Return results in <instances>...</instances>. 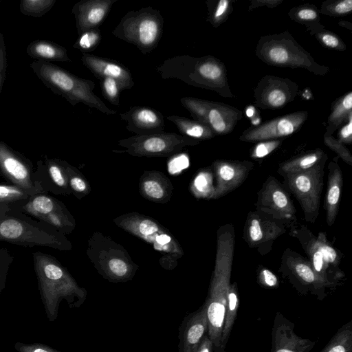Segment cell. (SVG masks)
Returning a JSON list of instances; mask_svg holds the SVG:
<instances>
[{
    "instance_id": "cell-1",
    "label": "cell",
    "mask_w": 352,
    "mask_h": 352,
    "mask_svg": "<svg viewBox=\"0 0 352 352\" xmlns=\"http://www.w3.org/2000/svg\"><path fill=\"white\" fill-rule=\"evenodd\" d=\"M235 235L231 225L223 226L218 234L214 276L205 302L208 319V336L213 352H221L220 341L230 285Z\"/></svg>"
},
{
    "instance_id": "cell-2",
    "label": "cell",
    "mask_w": 352,
    "mask_h": 352,
    "mask_svg": "<svg viewBox=\"0 0 352 352\" xmlns=\"http://www.w3.org/2000/svg\"><path fill=\"white\" fill-rule=\"evenodd\" d=\"M32 260L39 294L50 322L57 319L63 300L70 309L82 306L86 300V292L76 285L52 256L36 251L32 254Z\"/></svg>"
},
{
    "instance_id": "cell-3",
    "label": "cell",
    "mask_w": 352,
    "mask_h": 352,
    "mask_svg": "<svg viewBox=\"0 0 352 352\" xmlns=\"http://www.w3.org/2000/svg\"><path fill=\"white\" fill-rule=\"evenodd\" d=\"M30 67L47 88L64 98L72 106L81 102L109 116L117 113L107 107L94 93V81L79 78L51 62L34 60Z\"/></svg>"
},
{
    "instance_id": "cell-4",
    "label": "cell",
    "mask_w": 352,
    "mask_h": 352,
    "mask_svg": "<svg viewBox=\"0 0 352 352\" xmlns=\"http://www.w3.org/2000/svg\"><path fill=\"white\" fill-rule=\"evenodd\" d=\"M0 241L24 247L61 248L60 233L32 217L12 210L0 209Z\"/></svg>"
},
{
    "instance_id": "cell-5",
    "label": "cell",
    "mask_w": 352,
    "mask_h": 352,
    "mask_svg": "<svg viewBox=\"0 0 352 352\" xmlns=\"http://www.w3.org/2000/svg\"><path fill=\"white\" fill-rule=\"evenodd\" d=\"M164 18L151 6L131 10L112 31L114 36L134 45L142 54L155 50L163 32Z\"/></svg>"
},
{
    "instance_id": "cell-6",
    "label": "cell",
    "mask_w": 352,
    "mask_h": 352,
    "mask_svg": "<svg viewBox=\"0 0 352 352\" xmlns=\"http://www.w3.org/2000/svg\"><path fill=\"white\" fill-rule=\"evenodd\" d=\"M162 79H177L190 85L214 87L223 75L219 63L210 56L201 58L177 55L165 60L157 67Z\"/></svg>"
},
{
    "instance_id": "cell-7",
    "label": "cell",
    "mask_w": 352,
    "mask_h": 352,
    "mask_svg": "<svg viewBox=\"0 0 352 352\" xmlns=\"http://www.w3.org/2000/svg\"><path fill=\"white\" fill-rule=\"evenodd\" d=\"M326 160L306 170L282 175L284 187L298 201L305 219L311 223H315L319 214Z\"/></svg>"
},
{
    "instance_id": "cell-8",
    "label": "cell",
    "mask_w": 352,
    "mask_h": 352,
    "mask_svg": "<svg viewBox=\"0 0 352 352\" xmlns=\"http://www.w3.org/2000/svg\"><path fill=\"white\" fill-rule=\"evenodd\" d=\"M0 174L7 183L32 195L45 193L32 161L3 141H0Z\"/></svg>"
},
{
    "instance_id": "cell-9",
    "label": "cell",
    "mask_w": 352,
    "mask_h": 352,
    "mask_svg": "<svg viewBox=\"0 0 352 352\" xmlns=\"http://www.w3.org/2000/svg\"><path fill=\"white\" fill-rule=\"evenodd\" d=\"M280 270L298 292L315 295L319 300L326 297V289L331 287L318 276L309 261L293 251L285 252Z\"/></svg>"
},
{
    "instance_id": "cell-10",
    "label": "cell",
    "mask_w": 352,
    "mask_h": 352,
    "mask_svg": "<svg viewBox=\"0 0 352 352\" xmlns=\"http://www.w3.org/2000/svg\"><path fill=\"white\" fill-rule=\"evenodd\" d=\"M256 209L273 219L295 221L296 208L286 188L272 176H269L258 192Z\"/></svg>"
},
{
    "instance_id": "cell-11",
    "label": "cell",
    "mask_w": 352,
    "mask_h": 352,
    "mask_svg": "<svg viewBox=\"0 0 352 352\" xmlns=\"http://www.w3.org/2000/svg\"><path fill=\"white\" fill-rule=\"evenodd\" d=\"M12 210L23 213L58 232L63 230L65 226V216L62 206L58 201L47 193L31 195Z\"/></svg>"
},
{
    "instance_id": "cell-12",
    "label": "cell",
    "mask_w": 352,
    "mask_h": 352,
    "mask_svg": "<svg viewBox=\"0 0 352 352\" xmlns=\"http://www.w3.org/2000/svg\"><path fill=\"white\" fill-rule=\"evenodd\" d=\"M295 325L281 313L277 312L272 331L271 352H309L315 342L295 333Z\"/></svg>"
},
{
    "instance_id": "cell-13",
    "label": "cell",
    "mask_w": 352,
    "mask_h": 352,
    "mask_svg": "<svg viewBox=\"0 0 352 352\" xmlns=\"http://www.w3.org/2000/svg\"><path fill=\"white\" fill-rule=\"evenodd\" d=\"M280 221L263 217L262 213L250 212L244 229V239L251 248L270 244L285 232Z\"/></svg>"
},
{
    "instance_id": "cell-14",
    "label": "cell",
    "mask_w": 352,
    "mask_h": 352,
    "mask_svg": "<svg viewBox=\"0 0 352 352\" xmlns=\"http://www.w3.org/2000/svg\"><path fill=\"white\" fill-rule=\"evenodd\" d=\"M178 330V352H197L204 336L208 333L206 304L188 314Z\"/></svg>"
},
{
    "instance_id": "cell-15",
    "label": "cell",
    "mask_w": 352,
    "mask_h": 352,
    "mask_svg": "<svg viewBox=\"0 0 352 352\" xmlns=\"http://www.w3.org/2000/svg\"><path fill=\"white\" fill-rule=\"evenodd\" d=\"M252 168L253 164L250 162L223 160L215 162L217 184L212 197H223L239 187Z\"/></svg>"
},
{
    "instance_id": "cell-16",
    "label": "cell",
    "mask_w": 352,
    "mask_h": 352,
    "mask_svg": "<svg viewBox=\"0 0 352 352\" xmlns=\"http://www.w3.org/2000/svg\"><path fill=\"white\" fill-rule=\"evenodd\" d=\"M305 119L304 113H295L278 118L246 132L241 139L255 142L287 136L294 133Z\"/></svg>"
},
{
    "instance_id": "cell-17",
    "label": "cell",
    "mask_w": 352,
    "mask_h": 352,
    "mask_svg": "<svg viewBox=\"0 0 352 352\" xmlns=\"http://www.w3.org/2000/svg\"><path fill=\"white\" fill-rule=\"evenodd\" d=\"M83 65L99 80L104 78L115 79L121 90L131 89L134 81L131 72L122 63L90 54H82Z\"/></svg>"
},
{
    "instance_id": "cell-18",
    "label": "cell",
    "mask_w": 352,
    "mask_h": 352,
    "mask_svg": "<svg viewBox=\"0 0 352 352\" xmlns=\"http://www.w3.org/2000/svg\"><path fill=\"white\" fill-rule=\"evenodd\" d=\"M120 116L126 122V129L138 135L160 133L164 128L162 114L153 108L133 106Z\"/></svg>"
},
{
    "instance_id": "cell-19",
    "label": "cell",
    "mask_w": 352,
    "mask_h": 352,
    "mask_svg": "<svg viewBox=\"0 0 352 352\" xmlns=\"http://www.w3.org/2000/svg\"><path fill=\"white\" fill-rule=\"evenodd\" d=\"M118 0H82L72 9L78 35L88 30L98 28Z\"/></svg>"
},
{
    "instance_id": "cell-20",
    "label": "cell",
    "mask_w": 352,
    "mask_h": 352,
    "mask_svg": "<svg viewBox=\"0 0 352 352\" xmlns=\"http://www.w3.org/2000/svg\"><path fill=\"white\" fill-rule=\"evenodd\" d=\"M123 144L139 148L148 153H160L186 144L196 142L192 139L175 133H160L149 135H138L121 141Z\"/></svg>"
},
{
    "instance_id": "cell-21",
    "label": "cell",
    "mask_w": 352,
    "mask_h": 352,
    "mask_svg": "<svg viewBox=\"0 0 352 352\" xmlns=\"http://www.w3.org/2000/svg\"><path fill=\"white\" fill-rule=\"evenodd\" d=\"M291 234L298 238L301 243L302 246L309 256V263L318 276L331 287L336 286V282L342 277L336 274L326 263L318 246L316 238L312 236L306 228L295 230Z\"/></svg>"
},
{
    "instance_id": "cell-22",
    "label": "cell",
    "mask_w": 352,
    "mask_h": 352,
    "mask_svg": "<svg viewBox=\"0 0 352 352\" xmlns=\"http://www.w3.org/2000/svg\"><path fill=\"white\" fill-rule=\"evenodd\" d=\"M35 173L45 193H58L65 190L67 179L62 162L47 156L36 162Z\"/></svg>"
},
{
    "instance_id": "cell-23",
    "label": "cell",
    "mask_w": 352,
    "mask_h": 352,
    "mask_svg": "<svg viewBox=\"0 0 352 352\" xmlns=\"http://www.w3.org/2000/svg\"><path fill=\"white\" fill-rule=\"evenodd\" d=\"M327 188L324 202L326 212V221L331 226L337 217L343 184L342 170L336 162L329 164Z\"/></svg>"
},
{
    "instance_id": "cell-24",
    "label": "cell",
    "mask_w": 352,
    "mask_h": 352,
    "mask_svg": "<svg viewBox=\"0 0 352 352\" xmlns=\"http://www.w3.org/2000/svg\"><path fill=\"white\" fill-rule=\"evenodd\" d=\"M28 55L41 61L70 62L67 50L52 41L45 39H36L32 41L26 48Z\"/></svg>"
},
{
    "instance_id": "cell-25",
    "label": "cell",
    "mask_w": 352,
    "mask_h": 352,
    "mask_svg": "<svg viewBox=\"0 0 352 352\" xmlns=\"http://www.w3.org/2000/svg\"><path fill=\"white\" fill-rule=\"evenodd\" d=\"M239 304V299L237 284L236 282H234L233 283H230L228 292L227 306L220 341L221 352H226V345L237 316Z\"/></svg>"
},
{
    "instance_id": "cell-26",
    "label": "cell",
    "mask_w": 352,
    "mask_h": 352,
    "mask_svg": "<svg viewBox=\"0 0 352 352\" xmlns=\"http://www.w3.org/2000/svg\"><path fill=\"white\" fill-rule=\"evenodd\" d=\"M167 119L174 123L184 136L192 139H208L213 136V131L206 124L190 120L180 116H168Z\"/></svg>"
},
{
    "instance_id": "cell-27",
    "label": "cell",
    "mask_w": 352,
    "mask_h": 352,
    "mask_svg": "<svg viewBox=\"0 0 352 352\" xmlns=\"http://www.w3.org/2000/svg\"><path fill=\"white\" fill-rule=\"evenodd\" d=\"M325 159H327V157L322 151H314L285 162L280 165L278 173L283 175L302 172L316 166Z\"/></svg>"
},
{
    "instance_id": "cell-28",
    "label": "cell",
    "mask_w": 352,
    "mask_h": 352,
    "mask_svg": "<svg viewBox=\"0 0 352 352\" xmlns=\"http://www.w3.org/2000/svg\"><path fill=\"white\" fill-rule=\"evenodd\" d=\"M230 113L223 106L211 103L206 118L208 126L218 134L228 132L231 126Z\"/></svg>"
},
{
    "instance_id": "cell-29",
    "label": "cell",
    "mask_w": 352,
    "mask_h": 352,
    "mask_svg": "<svg viewBox=\"0 0 352 352\" xmlns=\"http://www.w3.org/2000/svg\"><path fill=\"white\" fill-rule=\"evenodd\" d=\"M320 352H352V320L343 324Z\"/></svg>"
},
{
    "instance_id": "cell-30",
    "label": "cell",
    "mask_w": 352,
    "mask_h": 352,
    "mask_svg": "<svg viewBox=\"0 0 352 352\" xmlns=\"http://www.w3.org/2000/svg\"><path fill=\"white\" fill-rule=\"evenodd\" d=\"M32 195L8 183H0V209L12 210Z\"/></svg>"
},
{
    "instance_id": "cell-31",
    "label": "cell",
    "mask_w": 352,
    "mask_h": 352,
    "mask_svg": "<svg viewBox=\"0 0 352 352\" xmlns=\"http://www.w3.org/2000/svg\"><path fill=\"white\" fill-rule=\"evenodd\" d=\"M316 242L326 263L336 274L342 277L343 273L338 269L340 257L336 250L327 241L325 233L320 232L316 238Z\"/></svg>"
},
{
    "instance_id": "cell-32",
    "label": "cell",
    "mask_w": 352,
    "mask_h": 352,
    "mask_svg": "<svg viewBox=\"0 0 352 352\" xmlns=\"http://www.w3.org/2000/svg\"><path fill=\"white\" fill-rule=\"evenodd\" d=\"M56 3V0H21L20 12L32 17H41L47 13Z\"/></svg>"
},
{
    "instance_id": "cell-33",
    "label": "cell",
    "mask_w": 352,
    "mask_h": 352,
    "mask_svg": "<svg viewBox=\"0 0 352 352\" xmlns=\"http://www.w3.org/2000/svg\"><path fill=\"white\" fill-rule=\"evenodd\" d=\"M180 102L197 121L207 124V114L211 102L191 97L182 98Z\"/></svg>"
},
{
    "instance_id": "cell-34",
    "label": "cell",
    "mask_w": 352,
    "mask_h": 352,
    "mask_svg": "<svg viewBox=\"0 0 352 352\" xmlns=\"http://www.w3.org/2000/svg\"><path fill=\"white\" fill-rule=\"evenodd\" d=\"M101 40L102 36L99 28L88 30L79 34L74 47L82 54H89L98 46Z\"/></svg>"
},
{
    "instance_id": "cell-35",
    "label": "cell",
    "mask_w": 352,
    "mask_h": 352,
    "mask_svg": "<svg viewBox=\"0 0 352 352\" xmlns=\"http://www.w3.org/2000/svg\"><path fill=\"white\" fill-rule=\"evenodd\" d=\"M100 80L103 96L112 104L120 105V93L121 89L118 82L111 78H104Z\"/></svg>"
},
{
    "instance_id": "cell-36",
    "label": "cell",
    "mask_w": 352,
    "mask_h": 352,
    "mask_svg": "<svg viewBox=\"0 0 352 352\" xmlns=\"http://www.w3.org/2000/svg\"><path fill=\"white\" fill-rule=\"evenodd\" d=\"M14 256L6 248H0V294L6 287L7 276Z\"/></svg>"
},
{
    "instance_id": "cell-37",
    "label": "cell",
    "mask_w": 352,
    "mask_h": 352,
    "mask_svg": "<svg viewBox=\"0 0 352 352\" xmlns=\"http://www.w3.org/2000/svg\"><path fill=\"white\" fill-rule=\"evenodd\" d=\"M351 107L352 93L349 92L336 107L333 113L330 116V120L333 122H340L347 115V113H351Z\"/></svg>"
},
{
    "instance_id": "cell-38",
    "label": "cell",
    "mask_w": 352,
    "mask_h": 352,
    "mask_svg": "<svg viewBox=\"0 0 352 352\" xmlns=\"http://www.w3.org/2000/svg\"><path fill=\"white\" fill-rule=\"evenodd\" d=\"M195 188L206 195H213L214 188L212 186V178L209 173H200L195 179Z\"/></svg>"
},
{
    "instance_id": "cell-39",
    "label": "cell",
    "mask_w": 352,
    "mask_h": 352,
    "mask_svg": "<svg viewBox=\"0 0 352 352\" xmlns=\"http://www.w3.org/2000/svg\"><path fill=\"white\" fill-rule=\"evenodd\" d=\"M14 347L17 352H62L41 343L25 344L16 342Z\"/></svg>"
},
{
    "instance_id": "cell-40",
    "label": "cell",
    "mask_w": 352,
    "mask_h": 352,
    "mask_svg": "<svg viewBox=\"0 0 352 352\" xmlns=\"http://www.w3.org/2000/svg\"><path fill=\"white\" fill-rule=\"evenodd\" d=\"M280 143L279 140H272L256 144L252 152V157L261 158L265 157L275 150Z\"/></svg>"
},
{
    "instance_id": "cell-41",
    "label": "cell",
    "mask_w": 352,
    "mask_h": 352,
    "mask_svg": "<svg viewBox=\"0 0 352 352\" xmlns=\"http://www.w3.org/2000/svg\"><path fill=\"white\" fill-rule=\"evenodd\" d=\"M258 283L266 288H275L278 286L277 276L270 270L262 268L258 274Z\"/></svg>"
},
{
    "instance_id": "cell-42",
    "label": "cell",
    "mask_w": 352,
    "mask_h": 352,
    "mask_svg": "<svg viewBox=\"0 0 352 352\" xmlns=\"http://www.w3.org/2000/svg\"><path fill=\"white\" fill-rule=\"evenodd\" d=\"M266 100L271 107H280L286 102L287 96L285 92L280 88H274L267 92Z\"/></svg>"
},
{
    "instance_id": "cell-43",
    "label": "cell",
    "mask_w": 352,
    "mask_h": 352,
    "mask_svg": "<svg viewBox=\"0 0 352 352\" xmlns=\"http://www.w3.org/2000/svg\"><path fill=\"white\" fill-rule=\"evenodd\" d=\"M189 165V160L186 155H181L173 158L168 164V169L172 174L180 172Z\"/></svg>"
},
{
    "instance_id": "cell-44",
    "label": "cell",
    "mask_w": 352,
    "mask_h": 352,
    "mask_svg": "<svg viewBox=\"0 0 352 352\" xmlns=\"http://www.w3.org/2000/svg\"><path fill=\"white\" fill-rule=\"evenodd\" d=\"M109 267L111 272L117 277H124L127 273V265L122 260L113 258L109 263Z\"/></svg>"
},
{
    "instance_id": "cell-45",
    "label": "cell",
    "mask_w": 352,
    "mask_h": 352,
    "mask_svg": "<svg viewBox=\"0 0 352 352\" xmlns=\"http://www.w3.org/2000/svg\"><path fill=\"white\" fill-rule=\"evenodd\" d=\"M144 188L146 194L151 197L160 199L164 195L161 186L155 181H146L144 184Z\"/></svg>"
},
{
    "instance_id": "cell-46",
    "label": "cell",
    "mask_w": 352,
    "mask_h": 352,
    "mask_svg": "<svg viewBox=\"0 0 352 352\" xmlns=\"http://www.w3.org/2000/svg\"><path fill=\"white\" fill-rule=\"evenodd\" d=\"M139 230L142 234L150 235L157 232L158 227L153 221L145 219L140 223Z\"/></svg>"
},
{
    "instance_id": "cell-47",
    "label": "cell",
    "mask_w": 352,
    "mask_h": 352,
    "mask_svg": "<svg viewBox=\"0 0 352 352\" xmlns=\"http://www.w3.org/2000/svg\"><path fill=\"white\" fill-rule=\"evenodd\" d=\"M229 6V2L227 0H221L212 14L213 21H219L226 12Z\"/></svg>"
},
{
    "instance_id": "cell-48",
    "label": "cell",
    "mask_w": 352,
    "mask_h": 352,
    "mask_svg": "<svg viewBox=\"0 0 352 352\" xmlns=\"http://www.w3.org/2000/svg\"><path fill=\"white\" fill-rule=\"evenodd\" d=\"M351 113L349 115V120L348 124L344 125L339 133V136L342 142L345 143L351 142L352 136V122H351Z\"/></svg>"
},
{
    "instance_id": "cell-49",
    "label": "cell",
    "mask_w": 352,
    "mask_h": 352,
    "mask_svg": "<svg viewBox=\"0 0 352 352\" xmlns=\"http://www.w3.org/2000/svg\"><path fill=\"white\" fill-rule=\"evenodd\" d=\"M69 184L76 192H82L86 188L85 182L81 178L75 176L69 179Z\"/></svg>"
},
{
    "instance_id": "cell-50",
    "label": "cell",
    "mask_w": 352,
    "mask_h": 352,
    "mask_svg": "<svg viewBox=\"0 0 352 352\" xmlns=\"http://www.w3.org/2000/svg\"><path fill=\"white\" fill-rule=\"evenodd\" d=\"M352 10V1L344 0L339 2L334 8V10L338 14H346Z\"/></svg>"
},
{
    "instance_id": "cell-51",
    "label": "cell",
    "mask_w": 352,
    "mask_h": 352,
    "mask_svg": "<svg viewBox=\"0 0 352 352\" xmlns=\"http://www.w3.org/2000/svg\"><path fill=\"white\" fill-rule=\"evenodd\" d=\"M197 352H213V346L208 334L204 336Z\"/></svg>"
},
{
    "instance_id": "cell-52",
    "label": "cell",
    "mask_w": 352,
    "mask_h": 352,
    "mask_svg": "<svg viewBox=\"0 0 352 352\" xmlns=\"http://www.w3.org/2000/svg\"><path fill=\"white\" fill-rule=\"evenodd\" d=\"M322 41L328 47L336 48L339 45L338 39L332 34H325L322 36Z\"/></svg>"
},
{
    "instance_id": "cell-53",
    "label": "cell",
    "mask_w": 352,
    "mask_h": 352,
    "mask_svg": "<svg viewBox=\"0 0 352 352\" xmlns=\"http://www.w3.org/2000/svg\"><path fill=\"white\" fill-rule=\"evenodd\" d=\"M298 16L303 20H312L317 17V13L312 9H302L298 12Z\"/></svg>"
},
{
    "instance_id": "cell-54",
    "label": "cell",
    "mask_w": 352,
    "mask_h": 352,
    "mask_svg": "<svg viewBox=\"0 0 352 352\" xmlns=\"http://www.w3.org/2000/svg\"><path fill=\"white\" fill-rule=\"evenodd\" d=\"M7 68V57L0 61V94L2 90L3 85L6 78Z\"/></svg>"
},
{
    "instance_id": "cell-55",
    "label": "cell",
    "mask_w": 352,
    "mask_h": 352,
    "mask_svg": "<svg viewBox=\"0 0 352 352\" xmlns=\"http://www.w3.org/2000/svg\"><path fill=\"white\" fill-rule=\"evenodd\" d=\"M6 57V49L3 34L0 32V61Z\"/></svg>"
},
{
    "instance_id": "cell-56",
    "label": "cell",
    "mask_w": 352,
    "mask_h": 352,
    "mask_svg": "<svg viewBox=\"0 0 352 352\" xmlns=\"http://www.w3.org/2000/svg\"><path fill=\"white\" fill-rule=\"evenodd\" d=\"M156 241L162 245H164L170 241V237L166 234H160L156 237Z\"/></svg>"
},
{
    "instance_id": "cell-57",
    "label": "cell",
    "mask_w": 352,
    "mask_h": 352,
    "mask_svg": "<svg viewBox=\"0 0 352 352\" xmlns=\"http://www.w3.org/2000/svg\"><path fill=\"white\" fill-rule=\"evenodd\" d=\"M247 115H248V116H252L253 115V110H252V109H248V110L247 111Z\"/></svg>"
},
{
    "instance_id": "cell-58",
    "label": "cell",
    "mask_w": 352,
    "mask_h": 352,
    "mask_svg": "<svg viewBox=\"0 0 352 352\" xmlns=\"http://www.w3.org/2000/svg\"><path fill=\"white\" fill-rule=\"evenodd\" d=\"M0 3H1V1H0Z\"/></svg>"
}]
</instances>
